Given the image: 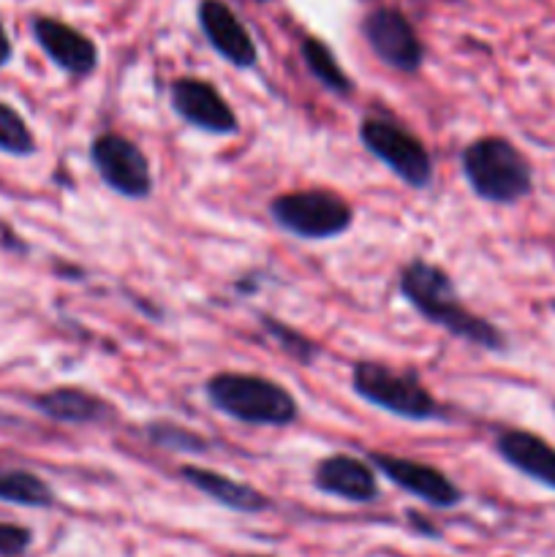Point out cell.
I'll return each mask as SVG.
<instances>
[{
  "instance_id": "21",
  "label": "cell",
  "mask_w": 555,
  "mask_h": 557,
  "mask_svg": "<svg viewBox=\"0 0 555 557\" xmlns=\"http://www.w3.org/2000/svg\"><path fill=\"white\" fill-rule=\"evenodd\" d=\"M147 435L152 438V444L163 446L169 451H190V455H199L207 449V441L199 438L194 430H185L180 424L172 422H156L147 428Z\"/></svg>"
},
{
  "instance_id": "7",
  "label": "cell",
  "mask_w": 555,
  "mask_h": 557,
  "mask_svg": "<svg viewBox=\"0 0 555 557\" xmlns=\"http://www.w3.org/2000/svg\"><path fill=\"white\" fill-rule=\"evenodd\" d=\"M90 161L98 177L118 196L147 199L152 194V172L145 152L120 134H98L90 145Z\"/></svg>"
},
{
  "instance_id": "3",
  "label": "cell",
  "mask_w": 555,
  "mask_h": 557,
  "mask_svg": "<svg viewBox=\"0 0 555 557\" xmlns=\"http://www.w3.org/2000/svg\"><path fill=\"white\" fill-rule=\"evenodd\" d=\"M462 174L473 194L493 205H515L533 190L526 152L504 136H482L462 150Z\"/></svg>"
},
{
  "instance_id": "1",
  "label": "cell",
  "mask_w": 555,
  "mask_h": 557,
  "mask_svg": "<svg viewBox=\"0 0 555 557\" xmlns=\"http://www.w3.org/2000/svg\"><path fill=\"white\" fill-rule=\"evenodd\" d=\"M400 294L414 305L419 315L430 324L441 326L449 335L484 348V351H504V332L488 319L477 315L462 305L455 283L441 267L417 259L400 270Z\"/></svg>"
},
{
  "instance_id": "18",
  "label": "cell",
  "mask_w": 555,
  "mask_h": 557,
  "mask_svg": "<svg viewBox=\"0 0 555 557\" xmlns=\"http://www.w3.org/2000/svg\"><path fill=\"white\" fill-rule=\"evenodd\" d=\"M303 60H305V65H308L310 74H313L316 79L326 87V90H332L335 96H351L354 92L351 76L341 69V63L335 60L332 49L326 47L321 38H313V36L305 38Z\"/></svg>"
},
{
  "instance_id": "17",
  "label": "cell",
  "mask_w": 555,
  "mask_h": 557,
  "mask_svg": "<svg viewBox=\"0 0 555 557\" xmlns=\"http://www.w3.org/2000/svg\"><path fill=\"white\" fill-rule=\"evenodd\" d=\"M0 500L30 509H47L54 504V493L41 476L25 468L0 466Z\"/></svg>"
},
{
  "instance_id": "16",
  "label": "cell",
  "mask_w": 555,
  "mask_h": 557,
  "mask_svg": "<svg viewBox=\"0 0 555 557\" xmlns=\"http://www.w3.org/2000/svg\"><path fill=\"white\" fill-rule=\"evenodd\" d=\"M36 408L44 417L63 424H103L114 417V408L103 397L82 386H58L36 397Z\"/></svg>"
},
{
  "instance_id": "9",
  "label": "cell",
  "mask_w": 555,
  "mask_h": 557,
  "mask_svg": "<svg viewBox=\"0 0 555 557\" xmlns=\"http://www.w3.org/2000/svg\"><path fill=\"white\" fill-rule=\"evenodd\" d=\"M169 98H172L174 112L185 123L194 125V128L215 136L237 134V114H234V109L229 107V101L221 96V90L212 82L196 79V76H183V79L172 82Z\"/></svg>"
},
{
  "instance_id": "14",
  "label": "cell",
  "mask_w": 555,
  "mask_h": 557,
  "mask_svg": "<svg viewBox=\"0 0 555 557\" xmlns=\"http://www.w3.org/2000/svg\"><path fill=\"white\" fill-rule=\"evenodd\" d=\"M495 451L506 466L542 487L555 490V446L531 430H504L495 438Z\"/></svg>"
},
{
  "instance_id": "15",
  "label": "cell",
  "mask_w": 555,
  "mask_h": 557,
  "mask_svg": "<svg viewBox=\"0 0 555 557\" xmlns=\"http://www.w3.org/2000/svg\"><path fill=\"white\" fill-rule=\"evenodd\" d=\"M180 476L190 487L199 490L201 495H207L212 504L223 506V509L239 511V515H256V511L270 509V498L261 490L250 487V484L239 482V479L226 476L221 471H212V468L183 466L180 468Z\"/></svg>"
},
{
  "instance_id": "4",
  "label": "cell",
  "mask_w": 555,
  "mask_h": 557,
  "mask_svg": "<svg viewBox=\"0 0 555 557\" xmlns=\"http://www.w3.org/2000/svg\"><path fill=\"white\" fill-rule=\"evenodd\" d=\"M351 389L370 406L408 422H430L441 413L439 400L414 370H395L381 362H357L351 370Z\"/></svg>"
},
{
  "instance_id": "12",
  "label": "cell",
  "mask_w": 555,
  "mask_h": 557,
  "mask_svg": "<svg viewBox=\"0 0 555 557\" xmlns=\"http://www.w3.org/2000/svg\"><path fill=\"white\" fill-rule=\"evenodd\" d=\"M33 38L58 69L71 76H87L98 65V49L85 33L52 16H33Z\"/></svg>"
},
{
  "instance_id": "13",
  "label": "cell",
  "mask_w": 555,
  "mask_h": 557,
  "mask_svg": "<svg viewBox=\"0 0 555 557\" xmlns=\"http://www.w3.org/2000/svg\"><path fill=\"white\" fill-rule=\"evenodd\" d=\"M313 487L332 498L348 500V504H373L379 498V479H375L370 462L354 455H343V451L316 462Z\"/></svg>"
},
{
  "instance_id": "22",
  "label": "cell",
  "mask_w": 555,
  "mask_h": 557,
  "mask_svg": "<svg viewBox=\"0 0 555 557\" xmlns=\"http://www.w3.org/2000/svg\"><path fill=\"white\" fill-rule=\"evenodd\" d=\"M27 547H30V531L27 528L0 522V555L14 557L25 553Z\"/></svg>"
},
{
  "instance_id": "5",
  "label": "cell",
  "mask_w": 555,
  "mask_h": 557,
  "mask_svg": "<svg viewBox=\"0 0 555 557\" xmlns=\"http://www.w3.org/2000/svg\"><path fill=\"white\" fill-rule=\"evenodd\" d=\"M270 215L283 232L299 239H332L351 228L354 210L335 190H288L270 201Z\"/></svg>"
},
{
  "instance_id": "2",
  "label": "cell",
  "mask_w": 555,
  "mask_h": 557,
  "mask_svg": "<svg viewBox=\"0 0 555 557\" xmlns=\"http://www.w3.org/2000/svg\"><path fill=\"white\" fill-rule=\"evenodd\" d=\"M205 395L218 413L254 428H286L299 419L292 392L264 375L215 373L207 379Z\"/></svg>"
},
{
  "instance_id": "11",
  "label": "cell",
  "mask_w": 555,
  "mask_h": 557,
  "mask_svg": "<svg viewBox=\"0 0 555 557\" xmlns=\"http://www.w3.org/2000/svg\"><path fill=\"white\" fill-rule=\"evenodd\" d=\"M199 25L205 30L210 47L234 69H254L259 60L254 38L237 14L223 0H201Z\"/></svg>"
},
{
  "instance_id": "20",
  "label": "cell",
  "mask_w": 555,
  "mask_h": 557,
  "mask_svg": "<svg viewBox=\"0 0 555 557\" xmlns=\"http://www.w3.org/2000/svg\"><path fill=\"white\" fill-rule=\"evenodd\" d=\"M261 321H264L267 335L278 343V348H281V351H286L288 357L297 359V362H303V364L316 362V357H319V346H316L313 341H308L303 332L292 330L288 324H283V321H278V319H270V315H264Z\"/></svg>"
},
{
  "instance_id": "10",
  "label": "cell",
  "mask_w": 555,
  "mask_h": 557,
  "mask_svg": "<svg viewBox=\"0 0 555 557\" xmlns=\"http://www.w3.org/2000/svg\"><path fill=\"white\" fill-rule=\"evenodd\" d=\"M362 33L368 38L370 49L379 54L381 63L390 69L414 74L424 60V47L419 41L411 22L397 9H373L362 22Z\"/></svg>"
},
{
  "instance_id": "23",
  "label": "cell",
  "mask_w": 555,
  "mask_h": 557,
  "mask_svg": "<svg viewBox=\"0 0 555 557\" xmlns=\"http://www.w3.org/2000/svg\"><path fill=\"white\" fill-rule=\"evenodd\" d=\"M11 54H14V47H11V38L9 33H5L3 22H0V69H3L5 63L11 60Z\"/></svg>"
},
{
  "instance_id": "8",
  "label": "cell",
  "mask_w": 555,
  "mask_h": 557,
  "mask_svg": "<svg viewBox=\"0 0 555 557\" xmlns=\"http://www.w3.org/2000/svg\"><path fill=\"white\" fill-rule=\"evenodd\" d=\"M370 466L381 476L390 479L395 487L406 490L408 495L435 506V509H452V506H457L462 500V490L444 471H439L435 466H428V462L373 451L370 455Z\"/></svg>"
},
{
  "instance_id": "19",
  "label": "cell",
  "mask_w": 555,
  "mask_h": 557,
  "mask_svg": "<svg viewBox=\"0 0 555 557\" xmlns=\"http://www.w3.org/2000/svg\"><path fill=\"white\" fill-rule=\"evenodd\" d=\"M0 150L9 156H33L36 136L27 128L25 117L14 107L0 101Z\"/></svg>"
},
{
  "instance_id": "6",
  "label": "cell",
  "mask_w": 555,
  "mask_h": 557,
  "mask_svg": "<svg viewBox=\"0 0 555 557\" xmlns=\"http://www.w3.org/2000/svg\"><path fill=\"white\" fill-rule=\"evenodd\" d=\"M359 141L370 156L390 166L411 188H428L433 180V161L417 134L384 117H368L359 125Z\"/></svg>"
}]
</instances>
